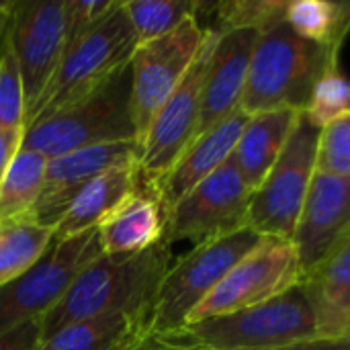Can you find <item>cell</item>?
Instances as JSON below:
<instances>
[{
	"label": "cell",
	"instance_id": "1",
	"mask_svg": "<svg viewBox=\"0 0 350 350\" xmlns=\"http://www.w3.org/2000/svg\"><path fill=\"white\" fill-rule=\"evenodd\" d=\"M170 267L164 242L139 254H103L70 285L57 306L41 320V340L59 328L107 314H148L160 281Z\"/></svg>",
	"mask_w": 350,
	"mask_h": 350
},
{
	"label": "cell",
	"instance_id": "2",
	"mask_svg": "<svg viewBox=\"0 0 350 350\" xmlns=\"http://www.w3.org/2000/svg\"><path fill=\"white\" fill-rule=\"evenodd\" d=\"M340 64L334 53L297 35L285 18L258 33L240 109L246 115L291 109L304 113L324 72Z\"/></svg>",
	"mask_w": 350,
	"mask_h": 350
},
{
	"label": "cell",
	"instance_id": "3",
	"mask_svg": "<svg viewBox=\"0 0 350 350\" xmlns=\"http://www.w3.org/2000/svg\"><path fill=\"white\" fill-rule=\"evenodd\" d=\"M131 66L84 100L25 127L23 148L47 160L107 144L139 142L131 105Z\"/></svg>",
	"mask_w": 350,
	"mask_h": 350
},
{
	"label": "cell",
	"instance_id": "4",
	"mask_svg": "<svg viewBox=\"0 0 350 350\" xmlns=\"http://www.w3.org/2000/svg\"><path fill=\"white\" fill-rule=\"evenodd\" d=\"M137 45L135 31L125 14L123 2H119L96 27L66 49L57 72L25 127L94 94L131 64Z\"/></svg>",
	"mask_w": 350,
	"mask_h": 350
},
{
	"label": "cell",
	"instance_id": "5",
	"mask_svg": "<svg viewBox=\"0 0 350 350\" xmlns=\"http://www.w3.org/2000/svg\"><path fill=\"white\" fill-rule=\"evenodd\" d=\"M262 236L250 228L193 246L168 267L146 314L148 332H174L209 297L230 269L240 262Z\"/></svg>",
	"mask_w": 350,
	"mask_h": 350
},
{
	"label": "cell",
	"instance_id": "6",
	"mask_svg": "<svg viewBox=\"0 0 350 350\" xmlns=\"http://www.w3.org/2000/svg\"><path fill=\"white\" fill-rule=\"evenodd\" d=\"M183 330L211 350H277L320 336L301 283L267 304L193 322Z\"/></svg>",
	"mask_w": 350,
	"mask_h": 350
},
{
	"label": "cell",
	"instance_id": "7",
	"mask_svg": "<svg viewBox=\"0 0 350 350\" xmlns=\"http://www.w3.org/2000/svg\"><path fill=\"white\" fill-rule=\"evenodd\" d=\"M318 137L320 127L301 113L277 164L250 197L246 228L262 238H293L316 176Z\"/></svg>",
	"mask_w": 350,
	"mask_h": 350
},
{
	"label": "cell",
	"instance_id": "8",
	"mask_svg": "<svg viewBox=\"0 0 350 350\" xmlns=\"http://www.w3.org/2000/svg\"><path fill=\"white\" fill-rule=\"evenodd\" d=\"M103 254L96 228L68 240H53L27 273L0 287V336L31 320H43L74 279Z\"/></svg>",
	"mask_w": 350,
	"mask_h": 350
},
{
	"label": "cell",
	"instance_id": "9",
	"mask_svg": "<svg viewBox=\"0 0 350 350\" xmlns=\"http://www.w3.org/2000/svg\"><path fill=\"white\" fill-rule=\"evenodd\" d=\"M217 37V31L207 29L197 59L170 98L160 107L142 139L137 174L139 187L148 193H152V189L172 170V166L197 137L205 74Z\"/></svg>",
	"mask_w": 350,
	"mask_h": 350
},
{
	"label": "cell",
	"instance_id": "10",
	"mask_svg": "<svg viewBox=\"0 0 350 350\" xmlns=\"http://www.w3.org/2000/svg\"><path fill=\"white\" fill-rule=\"evenodd\" d=\"M299 283L301 271L291 240L262 238L230 269L209 297L191 314L187 324L267 304Z\"/></svg>",
	"mask_w": 350,
	"mask_h": 350
},
{
	"label": "cell",
	"instance_id": "11",
	"mask_svg": "<svg viewBox=\"0 0 350 350\" xmlns=\"http://www.w3.org/2000/svg\"><path fill=\"white\" fill-rule=\"evenodd\" d=\"M252 189L232 158L187 193L166 215L162 242H193L195 246L246 228Z\"/></svg>",
	"mask_w": 350,
	"mask_h": 350
},
{
	"label": "cell",
	"instance_id": "12",
	"mask_svg": "<svg viewBox=\"0 0 350 350\" xmlns=\"http://www.w3.org/2000/svg\"><path fill=\"white\" fill-rule=\"evenodd\" d=\"M207 29L197 18H187L164 37L137 45L131 57V105L142 139L160 107L170 98L197 59Z\"/></svg>",
	"mask_w": 350,
	"mask_h": 350
},
{
	"label": "cell",
	"instance_id": "13",
	"mask_svg": "<svg viewBox=\"0 0 350 350\" xmlns=\"http://www.w3.org/2000/svg\"><path fill=\"white\" fill-rule=\"evenodd\" d=\"M10 47L14 51L23 88L25 125L57 72L68 47V14L62 0L14 2L10 18Z\"/></svg>",
	"mask_w": 350,
	"mask_h": 350
},
{
	"label": "cell",
	"instance_id": "14",
	"mask_svg": "<svg viewBox=\"0 0 350 350\" xmlns=\"http://www.w3.org/2000/svg\"><path fill=\"white\" fill-rule=\"evenodd\" d=\"M291 244L297 252L301 281L350 246V176L316 172Z\"/></svg>",
	"mask_w": 350,
	"mask_h": 350
},
{
	"label": "cell",
	"instance_id": "15",
	"mask_svg": "<svg viewBox=\"0 0 350 350\" xmlns=\"http://www.w3.org/2000/svg\"><path fill=\"white\" fill-rule=\"evenodd\" d=\"M137 158L139 142L92 146L51 158L47 162L43 191L31 211V217L37 224L55 230L72 199L84 185H88L100 172L125 162H137Z\"/></svg>",
	"mask_w": 350,
	"mask_h": 350
},
{
	"label": "cell",
	"instance_id": "16",
	"mask_svg": "<svg viewBox=\"0 0 350 350\" xmlns=\"http://www.w3.org/2000/svg\"><path fill=\"white\" fill-rule=\"evenodd\" d=\"M258 33V29L219 33L205 74L197 137L240 109Z\"/></svg>",
	"mask_w": 350,
	"mask_h": 350
},
{
	"label": "cell",
	"instance_id": "17",
	"mask_svg": "<svg viewBox=\"0 0 350 350\" xmlns=\"http://www.w3.org/2000/svg\"><path fill=\"white\" fill-rule=\"evenodd\" d=\"M250 115L238 109L234 115L201 133L187 152L178 158L172 170L152 189V195L160 203L164 215L199 183L221 168L234 154V148L248 123Z\"/></svg>",
	"mask_w": 350,
	"mask_h": 350
},
{
	"label": "cell",
	"instance_id": "18",
	"mask_svg": "<svg viewBox=\"0 0 350 350\" xmlns=\"http://www.w3.org/2000/svg\"><path fill=\"white\" fill-rule=\"evenodd\" d=\"M137 189V162H125L100 172L72 199L70 207L53 230V240H68L94 230L119 203H123Z\"/></svg>",
	"mask_w": 350,
	"mask_h": 350
},
{
	"label": "cell",
	"instance_id": "19",
	"mask_svg": "<svg viewBox=\"0 0 350 350\" xmlns=\"http://www.w3.org/2000/svg\"><path fill=\"white\" fill-rule=\"evenodd\" d=\"M96 230L105 254H139L162 242L164 211L156 197L139 187Z\"/></svg>",
	"mask_w": 350,
	"mask_h": 350
},
{
	"label": "cell",
	"instance_id": "20",
	"mask_svg": "<svg viewBox=\"0 0 350 350\" xmlns=\"http://www.w3.org/2000/svg\"><path fill=\"white\" fill-rule=\"evenodd\" d=\"M299 115V111L279 109L256 113L248 119L234 148L232 162L252 191L260 187L271 168L277 164Z\"/></svg>",
	"mask_w": 350,
	"mask_h": 350
},
{
	"label": "cell",
	"instance_id": "21",
	"mask_svg": "<svg viewBox=\"0 0 350 350\" xmlns=\"http://www.w3.org/2000/svg\"><path fill=\"white\" fill-rule=\"evenodd\" d=\"M301 285L316 312L320 336H350V246Z\"/></svg>",
	"mask_w": 350,
	"mask_h": 350
},
{
	"label": "cell",
	"instance_id": "22",
	"mask_svg": "<svg viewBox=\"0 0 350 350\" xmlns=\"http://www.w3.org/2000/svg\"><path fill=\"white\" fill-rule=\"evenodd\" d=\"M146 330L144 314H107L59 328L37 350H127Z\"/></svg>",
	"mask_w": 350,
	"mask_h": 350
},
{
	"label": "cell",
	"instance_id": "23",
	"mask_svg": "<svg viewBox=\"0 0 350 350\" xmlns=\"http://www.w3.org/2000/svg\"><path fill=\"white\" fill-rule=\"evenodd\" d=\"M285 23L304 39L340 53L350 33V0L287 2Z\"/></svg>",
	"mask_w": 350,
	"mask_h": 350
},
{
	"label": "cell",
	"instance_id": "24",
	"mask_svg": "<svg viewBox=\"0 0 350 350\" xmlns=\"http://www.w3.org/2000/svg\"><path fill=\"white\" fill-rule=\"evenodd\" d=\"M53 230L31 215L0 221V287L27 273L51 246Z\"/></svg>",
	"mask_w": 350,
	"mask_h": 350
},
{
	"label": "cell",
	"instance_id": "25",
	"mask_svg": "<svg viewBox=\"0 0 350 350\" xmlns=\"http://www.w3.org/2000/svg\"><path fill=\"white\" fill-rule=\"evenodd\" d=\"M47 158L21 146L0 183V221L29 217L45 183Z\"/></svg>",
	"mask_w": 350,
	"mask_h": 350
},
{
	"label": "cell",
	"instance_id": "26",
	"mask_svg": "<svg viewBox=\"0 0 350 350\" xmlns=\"http://www.w3.org/2000/svg\"><path fill=\"white\" fill-rule=\"evenodd\" d=\"M203 2L199 0H127L123 2L125 14L135 31L137 43H148L168 35L187 18L201 14Z\"/></svg>",
	"mask_w": 350,
	"mask_h": 350
},
{
	"label": "cell",
	"instance_id": "27",
	"mask_svg": "<svg viewBox=\"0 0 350 350\" xmlns=\"http://www.w3.org/2000/svg\"><path fill=\"white\" fill-rule=\"evenodd\" d=\"M347 111H350V78L342 74L340 64H334L318 80L304 113L316 127L322 129Z\"/></svg>",
	"mask_w": 350,
	"mask_h": 350
},
{
	"label": "cell",
	"instance_id": "28",
	"mask_svg": "<svg viewBox=\"0 0 350 350\" xmlns=\"http://www.w3.org/2000/svg\"><path fill=\"white\" fill-rule=\"evenodd\" d=\"M316 172L350 176V111L338 115L320 129Z\"/></svg>",
	"mask_w": 350,
	"mask_h": 350
},
{
	"label": "cell",
	"instance_id": "29",
	"mask_svg": "<svg viewBox=\"0 0 350 350\" xmlns=\"http://www.w3.org/2000/svg\"><path fill=\"white\" fill-rule=\"evenodd\" d=\"M27 105L21 70L10 47V37L0 55V127L25 131Z\"/></svg>",
	"mask_w": 350,
	"mask_h": 350
},
{
	"label": "cell",
	"instance_id": "30",
	"mask_svg": "<svg viewBox=\"0 0 350 350\" xmlns=\"http://www.w3.org/2000/svg\"><path fill=\"white\" fill-rule=\"evenodd\" d=\"M119 2L113 0H66L68 14V47L96 27ZM66 47V49H68Z\"/></svg>",
	"mask_w": 350,
	"mask_h": 350
},
{
	"label": "cell",
	"instance_id": "31",
	"mask_svg": "<svg viewBox=\"0 0 350 350\" xmlns=\"http://www.w3.org/2000/svg\"><path fill=\"white\" fill-rule=\"evenodd\" d=\"M127 350H211L191 338L183 328L174 332H144Z\"/></svg>",
	"mask_w": 350,
	"mask_h": 350
},
{
	"label": "cell",
	"instance_id": "32",
	"mask_svg": "<svg viewBox=\"0 0 350 350\" xmlns=\"http://www.w3.org/2000/svg\"><path fill=\"white\" fill-rule=\"evenodd\" d=\"M39 345H41V320H31L0 336V350H37Z\"/></svg>",
	"mask_w": 350,
	"mask_h": 350
},
{
	"label": "cell",
	"instance_id": "33",
	"mask_svg": "<svg viewBox=\"0 0 350 350\" xmlns=\"http://www.w3.org/2000/svg\"><path fill=\"white\" fill-rule=\"evenodd\" d=\"M23 129H2L0 127V183L4 180V174L16 156V152L23 146Z\"/></svg>",
	"mask_w": 350,
	"mask_h": 350
},
{
	"label": "cell",
	"instance_id": "34",
	"mask_svg": "<svg viewBox=\"0 0 350 350\" xmlns=\"http://www.w3.org/2000/svg\"><path fill=\"white\" fill-rule=\"evenodd\" d=\"M277 350H350V336H338V338L318 336V338L301 340V342Z\"/></svg>",
	"mask_w": 350,
	"mask_h": 350
},
{
	"label": "cell",
	"instance_id": "35",
	"mask_svg": "<svg viewBox=\"0 0 350 350\" xmlns=\"http://www.w3.org/2000/svg\"><path fill=\"white\" fill-rule=\"evenodd\" d=\"M12 10H14V2L0 0V55H2V51L6 47V41H8V29H10Z\"/></svg>",
	"mask_w": 350,
	"mask_h": 350
}]
</instances>
